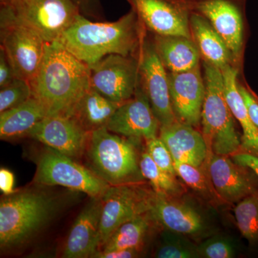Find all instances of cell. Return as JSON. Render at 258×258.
<instances>
[{"label": "cell", "mask_w": 258, "mask_h": 258, "mask_svg": "<svg viewBox=\"0 0 258 258\" xmlns=\"http://www.w3.org/2000/svg\"><path fill=\"white\" fill-rule=\"evenodd\" d=\"M236 164L249 168L258 176V157L248 153L240 152L231 156Z\"/></svg>", "instance_id": "8d00e7d4"}, {"label": "cell", "mask_w": 258, "mask_h": 258, "mask_svg": "<svg viewBox=\"0 0 258 258\" xmlns=\"http://www.w3.org/2000/svg\"><path fill=\"white\" fill-rule=\"evenodd\" d=\"M57 202L48 194L27 189L5 195L0 203V247L21 245L53 216Z\"/></svg>", "instance_id": "3957f363"}, {"label": "cell", "mask_w": 258, "mask_h": 258, "mask_svg": "<svg viewBox=\"0 0 258 258\" xmlns=\"http://www.w3.org/2000/svg\"><path fill=\"white\" fill-rule=\"evenodd\" d=\"M190 30L203 61L220 70L228 66L236 67L233 56L228 47L206 18L191 12Z\"/></svg>", "instance_id": "7402d4cb"}, {"label": "cell", "mask_w": 258, "mask_h": 258, "mask_svg": "<svg viewBox=\"0 0 258 258\" xmlns=\"http://www.w3.org/2000/svg\"><path fill=\"white\" fill-rule=\"evenodd\" d=\"M190 9L207 19L220 35L239 69L244 49L246 0H187Z\"/></svg>", "instance_id": "7c38bea8"}, {"label": "cell", "mask_w": 258, "mask_h": 258, "mask_svg": "<svg viewBox=\"0 0 258 258\" xmlns=\"http://www.w3.org/2000/svg\"><path fill=\"white\" fill-rule=\"evenodd\" d=\"M14 69L3 49L0 47V88L8 86L16 79Z\"/></svg>", "instance_id": "d590c367"}, {"label": "cell", "mask_w": 258, "mask_h": 258, "mask_svg": "<svg viewBox=\"0 0 258 258\" xmlns=\"http://www.w3.org/2000/svg\"><path fill=\"white\" fill-rule=\"evenodd\" d=\"M171 106L176 120L198 127L205 97V83L200 66L184 72H168Z\"/></svg>", "instance_id": "2e32d148"}, {"label": "cell", "mask_w": 258, "mask_h": 258, "mask_svg": "<svg viewBox=\"0 0 258 258\" xmlns=\"http://www.w3.org/2000/svg\"><path fill=\"white\" fill-rule=\"evenodd\" d=\"M140 255V250L137 249H125V250H114L104 252L97 250L91 256L92 258H133Z\"/></svg>", "instance_id": "f35d334b"}, {"label": "cell", "mask_w": 258, "mask_h": 258, "mask_svg": "<svg viewBox=\"0 0 258 258\" xmlns=\"http://www.w3.org/2000/svg\"><path fill=\"white\" fill-rule=\"evenodd\" d=\"M208 170L217 195L227 203H237L258 189L257 174L236 164L228 156L214 154Z\"/></svg>", "instance_id": "e0dca14e"}, {"label": "cell", "mask_w": 258, "mask_h": 258, "mask_svg": "<svg viewBox=\"0 0 258 258\" xmlns=\"http://www.w3.org/2000/svg\"><path fill=\"white\" fill-rule=\"evenodd\" d=\"M159 247L156 249L155 257L159 258L198 257L197 247L187 244L186 240L176 238L169 235L164 237Z\"/></svg>", "instance_id": "f546056e"}, {"label": "cell", "mask_w": 258, "mask_h": 258, "mask_svg": "<svg viewBox=\"0 0 258 258\" xmlns=\"http://www.w3.org/2000/svg\"><path fill=\"white\" fill-rule=\"evenodd\" d=\"M89 68L91 87L103 96L118 103L134 96L140 80L137 54H111Z\"/></svg>", "instance_id": "8fae6325"}, {"label": "cell", "mask_w": 258, "mask_h": 258, "mask_svg": "<svg viewBox=\"0 0 258 258\" xmlns=\"http://www.w3.org/2000/svg\"><path fill=\"white\" fill-rule=\"evenodd\" d=\"M0 42L17 78L30 82L41 64L46 42L19 21L9 5L0 8Z\"/></svg>", "instance_id": "8992f818"}, {"label": "cell", "mask_w": 258, "mask_h": 258, "mask_svg": "<svg viewBox=\"0 0 258 258\" xmlns=\"http://www.w3.org/2000/svg\"><path fill=\"white\" fill-rule=\"evenodd\" d=\"M147 152L159 168L172 175L176 176L174 159L160 137H155L147 141Z\"/></svg>", "instance_id": "4dcf8cb0"}, {"label": "cell", "mask_w": 258, "mask_h": 258, "mask_svg": "<svg viewBox=\"0 0 258 258\" xmlns=\"http://www.w3.org/2000/svg\"><path fill=\"white\" fill-rule=\"evenodd\" d=\"M223 75L226 100L234 118L242 130L240 152L248 153L258 157V128L249 117L247 107L239 91V69L228 66L221 70Z\"/></svg>", "instance_id": "44dd1931"}, {"label": "cell", "mask_w": 258, "mask_h": 258, "mask_svg": "<svg viewBox=\"0 0 258 258\" xmlns=\"http://www.w3.org/2000/svg\"><path fill=\"white\" fill-rule=\"evenodd\" d=\"M147 31L132 9L111 23L93 22L80 15L57 41L80 60L91 66L111 54L136 55Z\"/></svg>", "instance_id": "7a4b0ae2"}, {"label": "cell", "mask_w": 258, "mask_h": 258, "mask_svg": "<svg viewBox=\"0 0 258 258\" xmlns=\"http://www.w3.org/2000/svg\"><path fill=\"white\" fill-rule=\"evenodd\" d=\"M8 5L15 18L46 43L57 41L81 15L72 0H13Z\"/></svg>", "instance_id": "ba28073f"}, {"label": "cell", "mask_w": 258, "mask_h": 258, "mask_svg": "<svg viewBox=\"0 0 258 258\" xmlns=\"http://www.w3.org/2000/svg\"><path fill=\"white\" fill-rule=\"evenodd\" d=\"M152 222L147 213L125 222L111 234L98 250L104 252L125 249L141 250Z\"/></svg>", "instance_id": "484cf974"}, {"label": "cell", "mask_w": 258, "mask_h": 258, "mask_svg": "<svg viewBox=\"0 0 258 258\" xmlns=\"http://www.w3.org/2000/svg\"><path fill=\"white\" fill-rule=\"evenodd\" d=\"M198 257L205 258H231L235 256L233 247L225 239L214 237L197 247Z\"/></svg>", "instance_id": "d6a6232c"}, {"label": "cell", "mask_w": 258, "mask_h": 258, "mask_svg": "<svg viewBox=\"0 0 258 258\" xmlns=\"http://www.w3.org/2000/svg\"><path fill=\"white\" fill-rule=\"evenodd\" d=\"M170 198L152 193L147 212L152 222L173 233L194 235L201 232L205 227L201 215L189 205Z\"/></svg>", "instance_id": "ac0fdd59"}, {"label": "cell", "mask_w": 258, "mask_h": 258, "mask_svg": "<svg viewBox=\"0 0 258 258\" xmlns=\"http://www.w3.org/2000/svg\"><path fill=\"white\" fill-rule=\"evenodd\" d=\"M107 129L113 133L134 139H149L159 137L160 123L140 84L134 96L118 106Z\"/></svg>", "instance_id": "9a60e30c"}, {"label": "cell", "mask_w": 258, "mask_h": 258, "mask_svg": "<svg viewBox=\"0 0 258 258\" xmlns=\"http://www.w3.org/2000/svg\"><path fill=\"white\" fill-rule=\"evenodd\" d=\"M152 40L168 72H184L200 64L201 56L192 38L179 35H154Z\"/></svg>", "instance_id": "603a6c76"}, {"label": "cell", "mask_w": 258, "mask_h": 258, "mask_svg": "<svg viewBox=\"0 0 258 258\" xmlns=\"http://www.w3.org/2000/svg\"><path fill=\"white\" fill-rule=\"evenodd\" d=\"M90 132L72 116H46L31 129L28 137L77 161L86 152Z\"/></svg>", "instance_id": "5bb4252c"}, {"label": "cell", "mask_w": 258, "mask_h": 258, "mask_svg": "<svg viewBox=\"0 0 258 258\" xmlns=\"http://www.w3.org/2000/svg\"><path fill=\"white\" fill-rule=\"evenodd\" d=\"M152 193L137 183L108 187L102 198L98 250L120 225L147 213Z\"/></svg>", "instance_id": "30bf717a"}, {"label": "cell", "mask_w": 258, "mask_h": 258, "mask_svg": "<svg viewBox=\"0 0 258 258\" xmlns=\"http://www.w3.org/2000/svg\"><path fill=\"white\" fill-rule=\"evenodd\" d=\"M240 233L251 244L258 243V189L246 197L234 209Z\"/></svg>", "instance_id": "83f0119b"}, {"label": "cell", "mask_w": 258, "mask_h": 258, "mask_svg": "<svg viewBox=\"0 0 258 258\" xmlns=\"http://www.w3.org/2000/svg\"><path fill=\"white\" fill-rule=\"evenodd\" d=\"M139 167L142 176L149 181L154 192L171 198L183 192L181 185L176 180V176L159 168L147 152L142 154Z\"/></svg>", "instance_id": "4316f807"}, {"label": "cell", "mask_w": 258, "mask_h": 258, "mask_svg": "<svg viewBox=\"0 0 258 258\" xmlns=\"http://www.w3.org/2000/svg\"><path fill=\"white\" fill-rule=\"evenodd\" d=\"M102 198H91L71 227L64 242L62 257H91L98 249Z\"/></svg>", "instance_id": "d6986e66"}, {"label": "cell", "mask_w": 258, "mask_h": 258, "mask_svg": "<svg viewBox=\"0 0 258 258\" xmlns=\"http://www.w3.org/2000/svg\"><path fill=\"white\" fill-rule=\"evenodd\" d=\"M131 139L106 127L93 131L85 152L88 168L110 186L136 184L142 174Z\"/></svg>", "instance_id": "5b68a950"}, {"label": "cell", "mask_w": 258, "mask_h": 258, "mask_svg": "<svg viewBox=\"0 0 258 258\" xmlns=\"http://www.w3.org/2000/svg\"><path fill=\"white\" fill-rule=\"evenodd\" d=\"M91 70L60 42L45 43V53L36 74L30 81L32 96L47 116H71L76 103L91 88Z\"/></svg>", "instance_id": "6da1fadb"}, {"label": "cell", "mask_w": 258, "mask_h": 258, "mask_svg": "<svg viewBox=\"0 0 258 258\" xmlns=\"http://www.w3.org/2000/svg\"><path fill=\"white\" fill-rule=\"evenodd\" d=\"M32 182L40 186H61L86 194L91 198H103L110 185L89 168L45 147L39 154Z\"/></svg>", "instance_id": "52a82bcc"}, {"label": "cell", "mask_w": 258, "mask_h": 258, "mask_svg": "<svg viewBox=\"0 0 258 258\" xmlns=\"http://www.w3.org/2000/svg\"><path fill=\"white\" fill-rule=\"evenodd\" d=\"M13 0H0L1 5H8L13 2Z\"/></svg>", "instance_id": "ab89813d"}, {"label": "cell", "mask_w": 258, "mask_h": 258, "mask_svg": "<svg viewBox=\"0 0 258 258\" xmlns=\"http://www.w3.org/2000/svg\"><path fill=\"white\" fill-rule=\"evenodd\" d=\"M32 96L30 82L16 78L8 86L0 88V113L23 104Z\"/></svg>", "instance_id": "f1b7e54d"}, {"label": "cell", "mask_w": 258, "mask_h": 258, "mask_svg": "<svg viewBox=\"0 0 258 258\" xmlns=\"http://www.w3.org/2000/svg\"><path fill=\"white\" fill-rule=\"evenodd\" d=\"M46 116L45 108L32 96L23 104L0 113V139L10 141L28 136Z\"/></svg>", "instance_id": "cb8c5ba5"}, {"label": "cell", "mask_w": 258, "mask_h": 258, "mask_svg": "<svg viewBox=\"0 0 258 258\" xmlns=\"http://www.w3.org/2000/svg\"><path fill=\"white\" fill-rule=\"evenodd\" d=\"M176 176L189 186L198 191L205 193L208 191V184L206 177L200 167H197L186 163H174Z\"/></svg>", "instance_id": "1f68e13d"}, {"label": "cell", "mask_w": 258, "mask_h": 258, "mask_svg": "<svg viewBox=\"0 0 258 258\" xmlns=\"http://www.w3.org/2000/svg\"><path fill=\"white\" fill-rule=\"evenodd\" d=\"M159 137L169 149L174 163L200 167L208 158V146L205 137L192 125L176 120L160 126Z\"/></svg>", "instance_id": "ffe728a7"}, {"label": "cell", "mask_w": 258, "mask_h": 258, "mask_svg": "<svg viewBox=\"0 0 258 258\" xmlns=\"http://www.w3.org/2000/svg\"><path fill=\"white\" fill-rule=\"evenodd\" d=\"M15 175L9 169L1 168L0 169V189L4 195L15 193Z\"/></svg>", "instance_id": "74e56055"}, {"label": "cell", "mask_w": 258, "mask_h": 258, "mask_svg": "<svg viewBox=\"0 0 258 258\" xmlns=\"http://www.w3.org/2000/svg\"><path fill=\"white\" fill-rule=\"evenodd\" d=\"M205 97L201 114L203 135L215 154L232 156L241 150V137L226 100L222 71L203 61Z\"/></svg>", "instance_id": "277c9868"}, {"label": "cell", "mask_w": 258, "mask_h": 258, "mask_svg": "<svg viewBox=\"0 0 258 258\" xmlns=\"http://www.w3.org/2000/svg\"><path fill=\"white\" fill-rule=\"evenodd\" d=\"M79 8L80 13L87 18L99 19L102 16L100 0H72Z\"/></svg>", "instance_id": "e575fe53"}, {"label": "cell", "mask_w": 258, "mask_h": 258, "mask_svg": "<svg viewBox=\"0 0 258 258\" xmlns=\"http://www.w3.org/2000/svg\"><path fill=\"white\" fill-rule=\"evenodd\" d=\"M139 21L154 35L192 38L187 0H127Z\"/></svg>", "instance_id": "4fadbf2b"}, {"label": "cell", "mask_w": 258, "mask_h": 258, "mask_svg": "<svg viewBox=\"0 0 258 258\" xmlns=\"http://www.w3.org/2000/svg\"><path fill=\"white\" fill-rule=\"evenodd\" d=\"M120 104L111 101L91 87L76 103L71 116L85 130L91 133L106 127Z\"/></svg>", "instance_id": "d4e9b609"}, {"label": "cell", "mask_w": 258, "mask_h": 258, "mask_svg": "<svg viewBox=\"0 0 258 258\" xmlns=\"http://www.w3.org/2000/svg\"><path fill=\"white\" fill-rule=\"evenodd\" d=\"M239 91L247 107L249 117L258 128V98L249 87L239 83Z\"/></svg>", "instance_id": "836d02e7"}, {"label": "cell", "mask_w": 258, "mask_h": 258, "mask_svg": "<svg viewBox=\"0 0 258 258\" xmlns=\"http://www.w3.org/2000/svg\"><path fill=\"white\" fill-rule=\"evenodd\" d=\"M139 79L160 126L176 121L171 106L168 72L158 55L153 40L144 33L137 52Z\"/></svg>", "instance_id": "9c48e42d"}]
</instances>
